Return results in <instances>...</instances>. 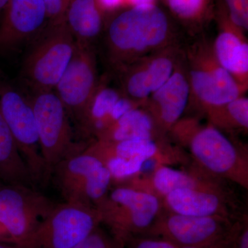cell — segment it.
Here are the masks:
<instances>
[{
  "label": "cell",
  "instance_id": "cell-1",
  "mask_svg": "<svg viewBox=\"0 0 248 248\" xmlns=\"http://www.w3.org/2000/svg\"><path fill=\"white\" fill-rule=\"evenodd\" d=\"M176 45L169 18L155 4L124 11L108 30L109 61L120 73L140 59Z\"/></svg>",
  "mask_w": 248,
  "mask_h": 248
},
{
  "label": "cell",
  "instance_id": "cell-2",
  "mask_svg": "<svg viewBox=\"0 0 248 248\" xmlns=\"http://www.w3.org/2000/svg\"><path fill=\"white\" fill-rule=\"evenodd\" d=\"M184 52L190 82L189 102L192 101L207 111L244 96L248 90L220 64L213 44L200 39Z\"/></svg>",
  "mask_w": 248,
  "mask_h": 248
},
{
  "label": "cell",
  "instance_id": "cell-3",
  "mask_svg": "<svg viewBox=\"0 0 248 248\" xmlns=\"http://www.w3.org/2000/svg\"><path fill=\"white\" fill-rule=\"evenodd\" d=\"M24 63V77L34 93L54 91L74 53L76 40L65 17L47 22Z\"/></svg>",
  "mask_w": 248,
  "mask_h": 248
},
{
  "label": "cell",
  "instance_id": "cell-4",
  "mask_svg": "<svg viewBox=\"0 0 248 248\" xmlns=\"http://www.w3.org/2000/svg\"><path fill=\"white\" fill-rule=\"evenodd\" d=\"M35 115L41 154L47 179L62 160L81 153L86 146L75 141L69 116L54 91L36 92L30 97Z\"/></svg>",
  "mask_w": 248,
  "mask_h": 248
},
{
  "label": "cell",
  "instance_id": "cell-5",
  "mask_svg": "<svg viewBox=\"0 0 248 248\" xmlns=\"http://www.w3.org/2000/svg\"><path fill=\"white\" fill-rule=\"evenodd\" d=\"M101 222L97 209L63 202L21 244V248H73Z\"/></svg>",
  "mask_w": 248,
  "mask_h": 248
},
{
  "label": "cell",
  "instance_id": "cell-6",
  "mask_svg": "<svg viewBox=\"0 0 248 248\" xmlns=\"http://www.w3.org/2000/svg\"><path fill=\"white\" fill-rule=\"evenodd\" d=\"M0 112L37 185L48 182L30 98L0 83Z\"/></svg>",
  "mask_w": 248,
  "mask_h": 248
},
{
  "label": "cell",
  "instance_id": "cell-7",
  "mask_svg": "<svg viewBox=\"0 0 248 248\" xmlns=\"http://www.w3.org/2000/svg\"><path fill=\"white\" fill-rule=\"evenodd\" d=\"M99 83L95 54L91 43L76 40L73 56L54 91L79 129Z\"/></svg>",
  "mask_w": 248,
  "mask_h": 248
},
{
  "label": "cell",
  "instance_id": "cell-8",
  "mask_svg": "<svg viewBox=\"0 0 248 248\" xmlns=\"http://www.w3.org/2000/svg\"><path fill=\"white\" fill-rule=\"evenodd\" d=\"M57 204L36 187L0 184V222L16 244L25 241Z\"/></svg>",
  "mask_w": 248,
  "mask_h": 248
},
{
  "label": "cell",
  "instance_id": "cell-9",
  "mask_svg": "<svg viewBox=\"0 0 248 248\" xmlns=\"http://www.w3.org/2000/svg\"><path fill=\"white\" fill-rule=\"evenodd\" d=\"M184 50L177 45L143 57L121 72L124 95L144 105L174 71Z\"/></svg>",
  "mask_w": 248,
  "mask_h": 248
},
{
  "label": "cell",
  "instance_id": "cell-10",
  "mask_svg": "<svg viewBox=\"0 0 248 248\" xmlns=\"http://www.w3.org/2000/svg\"><path fill=\"white\" fill-rule=\"evenodd\" d=\"M172 128L179 138L189 139L192 153L210 170L223 174L234 167L237 159L234 145L216 127L202 128L195 121L186 120L178 121Z\"/></svg>",
  "mask_w": 248,
  "mask_h": 248
},
{
  "label": "cell",
  "instance_id": "cell-11",
  "mask_svg": "<svg viewBox=\"0 0 248 248\" xmlns=\"http://www.w3.org/2000/svg\"><path fill=\"white\" fill-rule=\"evenodd\" d=\"M47 22L44 0H8L0 17V53L17 50Z\"/></svg>",
  "mask_w": 248,
  "mask_h": 248
},
{
  "label": "cell",
  "instance_id": "cell-12",
  "mask_svg": "<svg viewBox=\"0 0 248 248\" xmlns=\"http://www.w3.org/2000/svg\"><path fill=\"white\" fill-rule=\"evenodd\" d=\"M164 239L177 247H226L231 231L221 221L211 217L186 216L176 214L160 226Z\"/></svg>",
  "mask_w": 248,
  "mask_h": 248
},
{
  "label": "cell",
  "instance_id": "cell-13",
  "mask_svg": "<svg viewBox=\"0 0 248 248\" xmlns=\"http://www.w3.org/2000/svg\"><path fill=\"white\" fill-rule=\"evenodd\" d=\"M190 82L184 52L172 74L152 94L144 105L147 112L161 130L172 128L186 110L190 99Z\"/></svg>",
  "mask_w": 248,
  "mask_h": 248
},
{
  "label": "cell",
  "instance_id": "cell-14",
  "mask_svg": "<svg viewBox=\"0 0 248 248\" xmlns=\"http://www.w3.org/2000/svg\"><path fill=\"white\" fill-rule=\"evenodd\" d=\"M102 161L84 151L62 160L50 176L64 202L91 206L86 191L94 172L104 166Z\"/></svg>",
  "mask_w": 248,
  "mask_h": 248
},
{
  "label": "cell",
  "instance_id": "cell-15",
  "mask_svg": "<svg viewBox=\"0 0 248 248\" xmlns=\"http://www.w3.org/2000/svg\"><path fill=\"white\" fill-rule=\"evenodd\" d=\"M220 31L213 43L215 56L239 85L248 89V43L245 31L221 14Z\"/></svg>",
  "mask_w": 248,
  "mask_h": 248
},
{
  "label": "cell",
  "instance_id": "cell-16",
  "mask_svg": "<svg viewBox=\"0 0 248 248\" xmlns=\"http://www.w3.org/2000/svg\"><path fill=\"white\" fill-rule=\"evenodd\" d=\"M0 182L36 187L11 130L0 112Z\"/></svg>",
  "mask_w": 248,
  "mask_h": 248
},
{
  "label": "cell",
  "instance_id": "cell-17",
  "mask_svg": "<svg viewBox=\"0 0 248 248\" xmlns=\"http://www.w3.org/2000/svg\"><path fill=\"white\" fill-rule=\"evenodd\" d=\"M65 19L76 40L91 43L102 30L104 13L96 0H71Z\"/></svg>",
  "mask_w": 248,
  "mask_h": 248
},
{
  "label": "cell",
  "instance_id": "cell-18",
  "mask_svg": "<svg viewBox=\"0 0 248 248\" xmlns=\"http://www.w3.org/2000/svg\"><path fill=\"white\" fill-rule=\"evenodd\" d=\"M155 127L150 114L137 108L128 111L96 136L99 141H104L117 142L138 139L153 140Z\"/></svg>",
  "mask_w": 248,
  "mask_h": 248
},
{
  "label": "cell",
  "instance_id": "cell-19",
  "mask_svg": "<svg viewBox=\"0 0 248 248\" xmlns=\"http://www.w3.org/2000/svg\"><path fill=\"white\" fill-rule=\"evenodd\" d=\"M168 204L178 215L192 217H211L219 207L216 195L196 189H177L166 195Z\"/></svg>",
  "mask_w": 248,
  "mask_h": 248
},
{
  "label": "cell",
  "instance_id": "cell-20",
  "mask_svg": "<svg viewBox=\"0 0 248 248\" xmlns=\"http://www.w3.org/2000/svg\"><path fill=\"white\" fill-rule=\"evenodd\" d=\"M123 94L122 91L99 82L88 108L86 117L79 130L83 135H97L102 130L103 122L107 118L114 104Z\"/></svg>",
  "mask_w": 248,
  "mask_h": 248
},
{
  "label": "cell",
  "instance_id": "cell-21",
  "mask_svg": "<svg viewBox=\"0 0 248 248\" xmlns=\"http://www.w3.org/2000/svg\"><path fill=\"white\" fill-rule=\"evenodd\" d=\"M206 112L212 122L218 126L236 127L244 130L248 128V99L245 96Z\"/></svg>",
  "mask_w": 248,
  "mask_h": 248
},
{
  "label": "cell",
  "instance_id": "cell-22",
  "mask_svg": "<svg viewBox=\"0 0 248 248\" xmlns=\"http://www.w3.org/2000/svg\"><path fill=\"white\" fill-rule=\"evenodd\" d=\"M154 185L161 193L167 195L177 189H195V181L185 173L170 168L162 167L155 173Z\"/></svg>",
  "mask_w": 248,
  "mask_h": 248
},
{
  "label": "cell",
  "instance_id": "cell-23",
  "mask_svg": "<svg viewBox=\"0 0 248 248\" xmlns=\"http://www.w3.org/2000/svg\"><path fill=\"white\" fill-rule=\"evenodd\" d=\"M166 2L173 14L187 23L202 20L208 5V0H166Z\"/></svg>",
  "mask_w": 248,
  "mask_h": 248
},
{
  "label": "cell",
  "instance_id": "cell-24",
  "mask_svg": "<svg viewBox=\"0 0 248 248\" xmlns=\"http://www.w3.org/2000/svg\"><path fill=\"white\" fill-rule=\"evenodd\" d=\"M147 159H148L140 156L130 159L112 157L107 160L104 164L110 171L112 177L123 179L140 172L142 164Z\"/></svg>",
  "mask_w": 248,
  "mask_h": 248
},
{
  "label": "cell",
  "instance_id": "cell-25",
  "mask_svg": "<svg viewBox=\"0 0 248 248\" xmlns=\"http://www.w3.org/2000/svg\"><path fill=\"white\" fill-rule=\"evenodd\" d=\"M73 248H124V246L113 235L107 234L98 226Z\"/></svg>",
  "mask_w": 248,
  "mask_h": 248
},
{
  "label": "cell",
  "instance_id": "cell-26",
  "mask_svg": "<svg viewBox=\"0 0 248 248\" xmlns=\"http://www.w3.org/2000/svg\"><path fill=\"white\" fill-rule=\"evenodd\" d=\"M231 22L244 31L248 29V0H224Z\"/></svg>",
  "mask_w": 248,
  "mask_h": 248
},
{
  "label": "cell",
  "instance_id": "cell-27",
  "mask_svg": "<svg viewBox=\"0 0 248 248\" xmlns=\"http://www.w3.org/2000/svg\"><path fill=\"white\" fill-rule=\"evenodd\" d=\"M140 105H142L141 103L136 102V101L124 95V94H122L120 99L114 104L113 107L111 109L110 112H109L107 118L103 122V126L101 131L107 128L111 124L115 122L116 121L118 120L120 117L125 115L128 111L137 108ZM100 132H99V133H100Z\"/></svg>",
  "mask_w": 248,
  "mask_h": 248
},
{
  "label": "cell",
  "instance_id": "cell-28",
  "mask_svg": "<svg viewBox=\"0 0 248 248\" xmlns=\"http://www.w3.org/2000/svg\"><path fill=\"white\" fill-rule=\"evenodd\" d=\"M124 244H128V248H178L168 240L155 238L135 239V237H130L124 241Z\"/></svg>",
  "mask_w": 248,
  "mask_h": 248
},
{
  "label": "cell",
  "instance_id": "cell-29",
  "mask_svg": "<svg viewBox=\"0 0 248 248\" xmlns=\"http://www.w3.org/2000/svg\"><path fill=\"white\" fill-rule=\"evenodd\" d=\"M44 1L48 22H55L65 17L69 4L67 0H44Z\"/></svg>",
  "mask_w": 248,
  "mask_h": 248
},
{
  "label": "cell",
  "instance_id": "cell-30",
  "mask_svg": "<svg viewBox=\"0 0 248 248\" xmlns=\"http://www.w3.org/2000/svg\"><path fill=\"white\" fill-rule=\"evenodd\" d=\"M103 13L109 12L119 9L125 4V0H96Z\"/></svg>",
  "mask_w": 248,
  "mask_h": 248
},
{
  "label": "cell",
  "instance_id": "cell-31",
  "mask_svg": "<svg viewBox=\"0 0 248 248\" xmlns=\"http://www.w3.org/2000/svg\"><path fill=\"white\" fill-rule=\"evenodd\" d=\"M0 243L4 244H16L14 239L9 234V232L6 228L3 226L2 223L0 222Z\"/></svg>",
  "mask_w": 248,
  "mask_h": 248
},
{
  "label": "cell",
  "instance_id": "cell-32",
  "mask_svg": "<svg viewBox=\"0 0 248 248\" xmlns=\"http://www.w3.org/2000/svg\"><path fill=\"white\" fill-rule=\"evenodd\" d=\"M155 0H125V4H130L132 7L141 5L155 4Z\"/></svg>",
  "mask_w": 248,
  "mask_h": 248
},
{
  "label": "cell",
  "instance_id": "cell-33",
  "mask_svg": "<svg viewBox=\"0 0 248 248\" xmlns=\"http://www.w3.org/2000/svg\"><path fill=\"white\" fill-rule=\"evenodd\" d=\"M0 248H21L17 244H4L0 243Z\"/></svg>",
  "mask_w": 248,
  "mask_h": 248
},
{
  "label": "cell",
  "instance_id": "cell-34",
  "mask_svg": "<svg viewBox=\"0 0 248 248\" xmlns=\"http://www.w3.org/2000/svg\"><path fill=\"white\" fill-rule=\"evenodd\" d=\"M7 2L8 0H0V17H1V14H2L3 11H4Z\"/></svg>",
  "mask_w": 248,
  "mask_h": 248
},
{
  "label": "cell",
  "instance_id": "cell-35",
  "mask_svg": "<svg viewBox=\"0 0 248 248\" xmlns=\"http://www.w3.org/2000/svg\"><path fill=\"white\" fill-rule=\"evenodd\" d=\"M178 248H227L226 247H211V248H197V247H178Z\"/></svg>",
  "mask_w": 248,
  "mask_h": 248
},
{
  "label": "cell",
  "instance_id": "cell-36",
  "mask_svg": "<svg viewBox=\"0 0 248 248\" xmlns=\"http://www.w3.org/2000/svg\"><path fill=\"white\" fill-rule=\"evenodd\" d=\"M67 1H68V3H70V2H71V0H67Z\"/></svg>",
  "mask_w": 248,
  "mask_h": 248
},
{
  "label": "cell",
  "instance_id": "cell-37",
  "mask_svg": "<svg viewBox=\"0 0 248 248\" xmlns=\"http://www.w3.org/2000/svg\"><path fill=\"white\" fill-rule=\"evenodd\" d=\"M1 182H0V184H1Z\"/></svg>",
  "mask_w": 248,
  "mask_h": 248
}]
</instances>
